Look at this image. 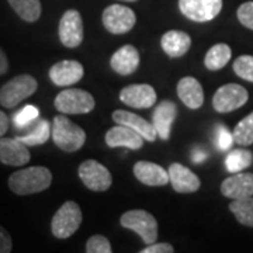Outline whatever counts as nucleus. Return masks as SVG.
<instances>
[{"instance_id":"1","label":"nucleus","mask_w":253,"mask_h":253,"mask_svg":"<svg viewBox=\"0 0 253 253\" xmlns=\"http://www.w3.org/2000/svg\"><path fill=\"white\" fill-rule=\"evenodd\" d=\"M52 183V173L45 166L20 169L9 177L10 190L17 196H30L46 190Z\"/></svg>"},{"instance_id":"2","label":"nucleus","mask_w":253,"mask_h":253,"mask_svg":"<svg viewBox=\"0 0 253 253\" xmlns=\"http://www.w3.org/2000/svg\"><path fill=\"white\" fill-rule=\"evenodd\" d=\"M51 136L54 144L68 154L79 151L86 142L84 129L72 123L63 114H59L54 118L51 126Z\"/></svg>"},{"instance_id":"3","label":"nucleus","mask_w":253,"mask_h":253,"mask_svg":"<svg viewBox=\"0 0 253 253\" xmlns=\"http://www.w3.org/2000/svg\"><path fill=\"white\" fill-rule=\"evenodd\" d=\"M38 89V82L31 75H18L4 83L0 89V104L4 109H13L23 100L33 96Z\"/></svg>"},{"instance_id":"4","label":"nucleus","mask_w":253,"mask_h":253,"mask_svg":"<svg viewBox=\"0 0 253 253\" xmlns=\"http://www.w3.org/2000/svg\"><path fill=\"white\" fill-rule=\"evenodd\" d=\"M82 210L75 201H66L55 212L51 221V232L58 239H68L79 229L82 224Z\"/></svg>"},{"instance_id":"5","label":"nucleus","mask_w":253,"mask_h":253,"mask_svg":"<svg viewBox=\"0 0 253 253\" xmlns=\"http://www.w3.org/2000/svg\"><path fill=\"white\" fill-rule=\"evenodd\" d=\"M123 228L131 229L141 236L146 245L156 242L158 239V221L156 218L145 210H129L120 218Z\"/></svg>"},{"instance_id":"6","label":"nucleus","mask_w":253,"mask_h":253,"mask_svg":"<svg viewBox=\"0 0 253 253\" xmlns=\"http://www.w3.org/2000/svg\"><path fill=\"white\" fill-rule=\"evenodd\" d=\"M55 109L63 114H87L94 109L96 101L83 89H66L55 97Z\"/></svg>"},{"instance_id":"7","label":"nucleus","mask_w":253,"mask_h":253,"mask_svg":"<svg viewBox=\"0 0 253 253\" xmlns=\"http://www.w3.org/2000/svg\"><path fill=\"white\" fill-rule=\"evenodd\" d=\"M103 26L111 34H126L129 33L136 23L134 10L123 4H111L103 11Z\"/></svg>"},{"instance_id":"8","label":"nucleus","mask_w":253,"mask_h":253,"mask_svg":"<svg viewBox=\"0 0 253 253\" xmlns=\"http://www.w3.org/2000/svg\"><path fill=\"white\" fill-rule=\"evenodd\" d=\"M249 100V93L244 86L236 83H228L221 86L214 97H212V107L217 113L225 114L235 110L241 109Z\"/></svg>"},{"instance_id":"9","label":"nucleus","mask_w":253,"mask_h":253,"mask_svg":"<svg viewBox=\"0 0 253 253\" xmlns=\"http://www.w3.org/2000/svg\"><path fill=\"white\" fill-rule=\"evenodd\" d=\"M78 173L83 184L91 191L101 193L109 190L113 184V177L109 169L94 159H87L82 162Z\"/></svg>"},{"instance_id":"10","label":"nucleus","mask_w":253,"mask_h":253,"mask_svg":"<svg viewBox=\"0 0 253 253\" xmlns=\"http://www.w3.org/2000/svg\"><path fill=\"white\" fill-rule=\"evenodd\" d=\"M59 41L66 48H78L83 42V20L78 10H66L59 21Z\"/></svg>"},{"instance_id":"11","label":"nucleus","mask_w":253,"mask_h":253,"mask_svg":"<svg viewBox=\"0 0 253 253\" xmlns=\"http://www.w3.org/2000/svg\"><path fill=\"white\" fill-rule=\"evenodd\" d=\"M222 0H179V10L184 17L196 23H207L217 17Z\"/></svg>"},{"instance_id":"12","label":"nucleus","mask_w":253,"mask_h":253,"mask_svg":"<svg viewBox=\"0 0 253 253\" xmlns=\"http://www.w3.org/2000/svg\"><path fill=\"white\" fill-rule=\"evenodd\" d=\"M48 75L55 86L66 87L82 81L84 75V69L81 62L73 61V59H65L52 65Z\"/></svg>"},{"instance_id":"13","label":"nucleus","mask_w":253,"mask_h":253,"mask_svg":"<svg viewBox=\"0 0 253 253\" xmlns=\"http://www.w3.org/2000/svg\"><path fill=\"white\" fill-rule=\"evenodd\" d=\"M120 100L134 109H149L156 103V90L151 84H129L120 91Z\"/></svg>"},{"instance_id":"14","label":"nucleus","mask_w":253,"mask_h":253,"mask_svg":"<svg viewBox=\"0 0 253 253\" xmlns=\"http://www.w3.org/2000/svg\"><path fill=\"white\" fill-rule=\"evenodd\" d=\"M221 193L228 199L241 200L253 196V173H232L221 183Z\"/></svg>"},{"instance_id":"15","label":"nucleus","mask_w":253,"mask_h":253,"mask_svg":"<svg viewBox=\"0 0 253 253\" xmlns=\"http://www.w3.org/2000/svg\"><path fill=\"white\" fill-rule=\"evenodd\" d=\"M31 159L27 145L17 138H0V162L7 166H24Z\"/></svg>"},{"instance_id":"16","label":"nucleus","mask_w":253,"mask_h":253,"mask_svg":"<svg viewBox=\"0 0 253 253\" xmlns=\"http://www.w3.org/2000/svg\"><path fill=\"white\" fill-rule=\"evenodd\" d=\"M104 141L110 148H128V149H141L144 145V138L134 129L126 126H114L106 132Z\"/></svg>"},{"instance_id":"17","label":"nucleus","mask_w":253,"mask_h":253,"mask_svg":"<svg viewBox=\"0 0 253 253\" xmlns=\"http://www.w3.org/2000/svg\"><path fill=\"white\" fill-rule=\"evenodd\" d=\"M168 173L173 190L177 193H196L201 186L199 176L191 172L189 168L183 166L181 163H172L168 169Z\"/></svg>"},{"instance_id":"18","label":"nucleus","mask_w":253,"mask_h":253,"mask_svg":"<svg viewBox=\"0 0 253 253\" xmlns=\"http://www.w3.org/2000/svg\"><path fill=\"white\" fill-rule=\"evenodd\" d=\"M176 116H177V106L170 100H163L154 110L152 124L158 132V136L163 141H168L170 138V129L176 120Z\"/></svg>"},{"instance_id":"19","label":"nucleus","mask_w":253,"mask_h":253,"mask_svg":"<svg viewBox=\"0 0 253 253\" xmlns=\"http://www.w3.org/2000/svg\"><path fill=\"white\" fill-rule=\"evenodd\" d=\"M113 120L116 124H121V126H126L134 129L135 132H138L144 138L145 141H149V142L156 141L158 132L155 129L154 124L146 121L145 118L136 116L134 113H129L126 110H116L113 113Z\"/></svg>"},{"instance_id":"20","label":"nucleus","mask_w":253,"mask_h":253,"mask_svg":"<svg viewBox=\"0 0 253 253\" xmlns=\"http://www.w3.org/2000/svg\"><path fill=\"white\" fill-rule=\"evenodd\" d=\"M111 69L121 76H129L136 72L139 66V52L134 45H123L118 48L110 59Z\"/></svg>"},{"instance_id":"21","label":"nucleus","mask_w":253,"mask_h":253,"mask_svg":"<svg viewBox=\"0 0 253 253\" xmlns=\"http://www.w3.org/2000/svg\"><path fill=\"white\" fill-rule=\"evenodd\" d=\"M49 136H51V124L45 118L38 117L34 121H31L28 126L20 128L16 138L27 146H38L45 144Z\"/></svg>"},{"instance_id":"22","label":"nucleus","mask_w":253,"mask_h":253,"mask_svg":"<svg viewBox=\"0 0 253 253\" xmlns=\"http://www.w3.org/2000/svg\"><path fill=\"white\" fill-rule=\"evenodd\" d=\"M134 174L142 184L159 187L169 183V173L161 165L154 162L139 161L134 165Z\"/></svg>"},{"instance_id":"23","label":"nucleus","mask_w":253,"mask_h":253,"mask_svg":"<svg viewBox=\"0 0 253 253\" xmlns=\"http://www.w3.org/2000/svg\"><path fill=\"white\" fill-rule=\"evenodd\" d=\"M177 96L190 110H197L204 104V90L196 78L186 76L177 83Z\"/></svg>"},{"instance_id":"24","label":"nucleus","mask_w":253,"mask_h":253,"mask_svg":"<svg viewBox=\"0 0 253 253\" xmlns=\"http://www.w3.org/2000/svg\"><path fill=\"white\" fill-rule=\"evenodd\" d=\"M161 45L165 54L170 58H180L187 54L191 46V37L179 30H170L161 38Z\"/></svg>"},{"instance_id":"25","label":"nucleus","mask_w":253,"mask_h":253,"mask_svg":"<svg viewBox=\"0 0 253 253\" xmlns=\"http://www.w3.org/2000/svg\"><path fill=\"white\" fill-rule=\"evenodd\" d=\"M232 56V51L226 44H215L212 45L204 58V65L208 71H219L229 62Z\"/></svg>"},{"instance_id":"26","label":"nucleus","mask_w":253,"mask_h":253,"mask_svg":"<svg viewBox=\"0 0 253 253\" xmlns=\"http://www.w3.org/2000/svg\"><path fill=\"white\" fill-rule=\"evenodd\" d=\"M11 9L18 17L27 23H36L41 17V1L40 0H9Z\"/></svg>"},{"instance_id":"27","label":"nucleus","mask_w":253,"mask_h":253,"mask_svg":"<svg viewBox=\"0 0 253 253\" xmlns=\"http://www.w3.org/2000/svg\"><path fill=\"white\" fill-rule=\"evenodd\" d=\"M253 162V154L248 149H234L225 158V168L229 173L242 172Z\"/></svg>"},{"instance_id":"28","label":"nucleus","mask_w":253,"mask_h":253,"mask_svg":"<svg viewBox=\"0 0 253 253\" xmlns=\"http://www.w3.org/2000/svg\"><path fill=\"white\" fill-rule=\"evenodd\" d=\"M229 210L235 215L239 224L253 228V196L246 199L234 200V203L229 204Z\"/></svg>"},{"instance_id":"29","label":"nucleus","mask_w":253,"mask_h":253,"mask_svg":"<svg viewBox=\"0 0 253 253\" xmlns=\"http://www.w3.org/2000/svg\"><path fill=\"white\" fill-rule=\"evenodd\" d=\"M232 135L238 145L249 146L253 144V111L236 124Z\"/></svg>"},{"instance_id":"30","label":"nucleus","mask_w":253,"mask_h":253,"mask_svg":"<svg viewBox=\"0 0 253 253\" xmlns=\"http://www.w3.org/2000/svg\"><path fill=\"white\" fill-rule=\"evenodd\" d=\"M234 72L244 81L253 83V56L252 55H241L234 62Z\"/></svg>"},{"instance_id":"31","label":"nucleus","mask_w":253,"mask_h":253,"mask_svg":"<svg viewBox=\"0 0 253 253\" xmlns=\"http://www.w3.org/2000/svg\"><path fill=\"white\" fill-rule=\"evenodd\" d=\"M40 117V111L37 109L36 106H31V104H28L26 107H23V109L17 111L16 114H14V117H13V124L14 126L20 129V128H23V126H28L31 121H34L36 118Z\"/></svg>"},{"instance_id":"32","label":"nucleus","mask_w":253,"mask_h":253,"mask_svg":"<svg viewBox=\"0 0 253 253\" xmlns=\"http://www.w3.org/2000/svg\"><path fill=\"white\" fill-rule=\"evenodd\" d=\"M86 252L87 253H111V244L103 235H93L86 242Z\"/></svg>"},{"instance_id":"33","label":"nucleus","mask_w":253,"mask_h":253,"mask_svg":"<svg viewBox=\"0 0 253 253\" xmlns=\"http://www.w3.org/2000/svg\"><path fill=\"white\" fill-rule=\"evenodd\" d=\"M234 142V135L229 132L226 126H218L215 128V145L219 151H228Z\"/></svg>"},{"instance_id":"34","label":"nucleus","mask_w":253,"mask_h":253,"mask_svg":"<svg viewBox=\"0 0 253 253\" xmlns=\"http://www.w3.org/2000/svg\"><path fill=\"white\" fill-rule=\"evenodd\" d=\"M238 20L244 27L253 30V1H246L238 9Z\"/></svg>"},{"instance_id":"35","label":"nucleus","mask_w":253,"mask_h":253,"mask_svg":"<svg viewBox=\"0 0 253 253\" xmlns=\"http://www.w3.org/2000/svg\"><path fill=\"white\" fill-rule=\"evenodd\" d=\"M174 252V249H173V246L170 244H154L148 245V248H145L141 251V253H173Z\"/></svg>"},{"instance_id":"36","label":"nucleus","mask_w":253,"mask_h":253,"mask_svg":"<svg viewBox=\"0 0 253 253\" xmlns=\"http://www.w3.org/2000/svg\"><path fill=\"white\" fill-rule=\"evenodd\" d=\"M13 249V242L10 234L0 225V253H10Z\"/></svg>"},{"instance_id":"37","label":"nucleus","mask_w":253,"mask_h":253,"mask_svg":"<svg viewBox=\"0 0 253 253\" xmlns=\"http://www.w3.org/2000/svg\"><path fill=\"white\" fill-rule=\"evenodd\" d=\"M207 159V152H206V149H203V148H194L193 151H191V161L193 163H201L204 162Z\"/></svg>"},{"instance_id":"38","label":"nucleus","mask_w":253,"mask_h":253,"mask_svg":"<svg viewBox=\"0 0 253 253\" xmlns=\"http://www.w3.org/2000/svg\"><path fill=\"white\" fill-rule=\"evenodd\" d=\"M9 126H10V120L9 117H7V114H6V113H3V111L0 110V138L7 132Z\"/></svg>"},{"instance_id":"39","label":"nucleus","mask_w":253,"mask_h":253,"mask_svg":"<svg viewBox=\"0 0 253 253\" xmlns=\"http://www.w3.org/2000/svg\"><path fill=\"white\" fill-rule=\"evenodd\" d=\"M9 71V59L7 55L4 54V51L0 48V76Z\"/></svg>"},{"instance_id":"40","label":"nucleus","mask_w":253,"mask_h":253,"mask_svg":"<svg viewBox=\"0 0 253 253\" xmlns=\"http://www.w3.org/2000/svg\"><path fill=\"white\" fill-rule=\"evenodd\" d=\"M123 1H138V0H123Z\"/></svg>"}]
</instances>
